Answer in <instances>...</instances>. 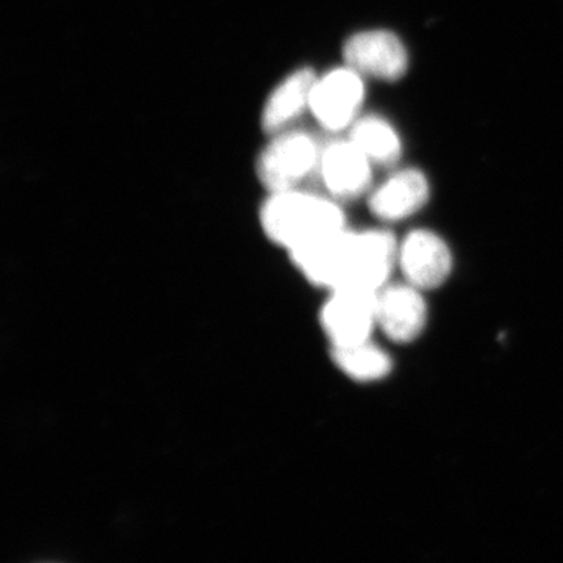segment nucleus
<instances>
[{"instance_id":"nucleus-1","label":"nucleus","mask_w":563,"mask_h":563,"mask_svg":"<svg viewBox=\"0 0 563 563\" xmlns=\"http://www.w3.org/2000/svg\"><path fill=\"white\" fill-rule=\"evenodd\" d=\"M290 257L310 284L324 290L380 291L398 263V244L388 232L343 229Z\"/></svg>"},{"instance_id":"nucleus-2","label":"nucleus","mask_w":563,"mask_h":563,"mask_svg":"<svg viewBox=\"0 0 563 563\" xmlns=\"http://www.w3.org/2000/svg\"><path fill=\"white\" fill-rule=\"evenodd\" d=\"M261 224L265 235L290 255L346 229L339 203L299 188L269 192Z\"/></svg>"},{"instance_id":"nucleus-3","label":"nucleus","mask_w":563,"mask_h":563,"mask_svg":"<svg viewBox=\"0 0 563 563\" xmlns=\"http://www.w3.org/2000/svg\"><path fill=\"white\" fill-rule=\"evenodd\" d=\"M321 152L309 133H276L258 157V179L269 192L298 188L320 166Z\"/></svg>"},{"instance_id":"nucleus-4","label":"nucleus","mask_w":563,"mask_h":563,"mask_svg":"<svg viewBox=\"0 0 563 563\" xmlns=\"http://www.w3.org/2000/svg\"><path fill=\"white\" fill-rule=\"evenodd\" d=\"M320 324L331 347L352 346L372 340L377 329V292L362 288L328 291Z\"/></svg>"},{"instance_id":"nucleus-5","label":"nucleus","mask_w":563,"mask_h":563,"mask_svg":"<svg viewBox=\"0 0 563 563\" xmlns=\"http://www.w3.org/2000/svg\"><path fill=\"white\" fill-rule=\"evenodd\" d=\"M365 87L362 74L351 66L329 70L314 80L310 96V111L329 131H342L354 124L361 110Z\"/></svg>"},{"instance_id":"nucleus-6","label":"nucleus","mask_w":563,"mask_h":563,"mask_svg":"<svg viewBox=\"0 0 563 563\" xmlns=\"http://www.w3.org/2000/svg\"><path fill=\"white\" fill-rule=\"evenodd\" d=\"M398 265L407 284L433 290L450 279L453 254L450 246L431 231L410 232L398 246Z\"/></svg>"},{"instance_id":"nucleus-7","label":"nucleus","mask_w":563,"mask_h":563,"mask_svg":"<svg viewBox=\"0 0 563 563\" xmlns=\"http://www.w3.org/2000/svg\"><path fill=\"white\" fill-rule=\"evenodd\" d=\"M344 60L362 76L398 80L406 74L409 55L402 41L388 31H365L347 38Z\"/></svg>"},{"instance_id":"nucleus-8","label":"nucleus","mask_w":563,"mask_h":563,"mask_svg":"<svg viewBox=\"0 0 563 563\" xmlns=\"http://www.w3.org/2000/svg\"><path fill=\"white\" fill-rule=\"evenodd\" d=\"M428 324L422 290L410 284L385 285L377 292V329L396 343H410Z\"/></svg>"},{"instance_id":"nucleus-9","label":"nucleus","mask_w":563,"mask_h":563,"mask_svg":"<svg viewBox=\"0 0 563 563\" xmlns=\"http://www.w3.org/2000/svg\"><path fill=\"white\" fill-rule=\"evenodd\" d=\"M372 161L352 141H339L321 152L320 176L336 199L357 198L372 180Z\"/></svg>"},{"instance_id":"nucleus-10","label":"nucleus","mask_w":563,"mask_h":563,"mask_svg":"<svg viewBox=\"0 0 563 563\" xmlns=\"http://www.w3.org/2000/svg\"><path fill=\"white\" fill-rule=\"evenodd\" d=\"M429 199V184L417 169H404L384 181L369 199V207L384 221L412 217Z\"/></svg>"},{"instance_id":"nucleus-11","label":"nucleus","mask_w":563,"mask_h":563,"mask_svg":"<svg viewBox=\"0 0 563 563\" xmlns=\"http://www.w3.org/2000/svg\"><path fill=\"white\" fill-rule=\"evenodd\" d=\"M317 74L310 68H299L288 74L266 99L262 111V128L268 133L285 131L303 110L310 109Z\"/></svg>"},{"instance_id":"nucleus-12","label":"nucleus","mask_w":563,"mask_h":563,"mask_svg":"<svg viewBox=\"0 0 563 563\" xmlns=\"http://www.w3.org/2000/svg\"><path fill=\"white\" fill-rule=\"evenodd\" d=\"M331 354L336 368L355 383H377L391 373L390 355L372 340L352 346L331 347Z\"/></svg>"},{"instance_id":"nucleus-13","label":"nucleus","mask_w":563,"mask_h":563,"mask_svg":"<svg viewBox=\"0 0 563 563\" xmlns=\"http://www.w3.org/2000/svg\"><path fill=\"white\" fill-rule=\"evenodd\" d=\"M350 140L372 162L391 163L401 155V140L398 133L379 117L355 120Z\"/></svg>"}]
</instances>
